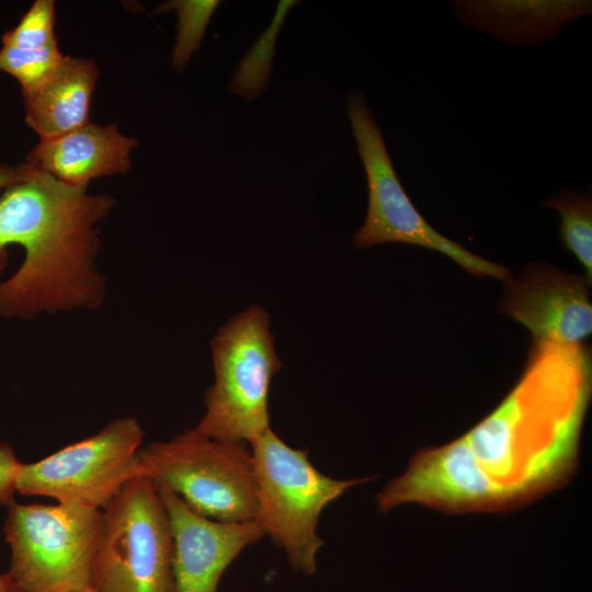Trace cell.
I'll return each instance as SVG.
<instances>
[{"label": "cell", "instance_id": "cell-14", "mask_svg": "<svg viewBox=\"0 0 592 592\" xmlns=\"http://www.w3.org/2000/svg\"><path fill=\"white\" fill-rule=\"evenodd\" d=\"M94 60L64 55L37 86L22 90L25 121L39 136L52 138L88 124L99 78Z\"/></svg>", "mask_w": 592, "mask_h": 592}, {"label": "cell", "instance_id": "cell-4", "mask_svg": "<svg viewBox=\"0 0 592 592\" xmlns=\"http://www.w3.org/2000/svg\"><path fill=\"white\" fill-rule=\"evenodd\" d=\"M214 384L195 429L224 441L249 445L271 429L269 394L282 368L269 315L250 306L226 322L212 340Z\"/></svg>", "mask_w": 592, "mask_h": 592}, {"label": "cell", "instance_id": "cell-20", "mask_svg": "<svg viewBox=\"0 0 592 592\" xmlns=\"http://www.w3.org/2000/svg\"><path fill=\"white\" fill-rule=\"evenodd\" d=\"M62 57L59 46L43 49L2 46L0 48V70L15 78L22 90H25L43 81Z\"/></svg>", "mask_w": 592, "mask_h": 592}, {"label": "cell", "instance_id": "cell-8", "mask_svg": "<svg viewBox=\"0 0 592 592\" xmlns=\"http://www.w3.org/2000/svg\"><path fill=\"white\" fill-rule=\"evenodd\" d=\"M346 111L368 191L366 218L353 236L354 246L367 248L386 242L419 246L449 257L476 276L508 280L511 276L508 269L444 237L418 212L395 172L380 129L364 96L350 93Z\"/></svg>", "mask_w": 592, "mask_h": 592}, {"label": "cell", "instance_id": "cell-16", "mask_svg": "<svg viewBox=\"0 0 592 592\" xmlns=\"http://www.w3.org/2000/svg\"><path fill=\"white\" fill-rule=\"evenodd\" d=\"M543 206L556 209L561 218L559 238L584 269L592 281V198L590 192L565 190L543 202Z\"/></svg>", "mask_w": 592, "mask_h": 592}, {"label": "cell", "instance_id": "cell-2", "mask_svg": "<svg viewBox=\"0 0 592 592\" xmlns=\"http://www.w3.org/2000/svg\"><path fill=\"white\" fill-rule=\"evenodd\" d=\"M23 163L24 178L0 197V273L9 244L25 252L20 267L0 283V316L32 320L42 312L98 308L105 278L96 267L101 240L95 225L115 200Z\"/></svg>", "mask_w": 592, "mask_h": 592}, {"label": "cell", "instance_id": "cell-19", "mask_svg": "<svg viewBox=\"0 0 592 592\" xmlns=\"http://www.w3.org/2000/svg\"><path fill=\"white\" fill-rule=\"evenodd\" d=\"M2 46L22 49H43L58 46L55 34V2L36 0L20 22L5 32Z\"/></svg>", "mask_w": 592, "mask_h": 592}, {"label": "cell", "instance_id": "cell-12", "mask_svg": "<svg viewBox=\"0 0 592 592\" xmlns=\"http://www.w3.org/2000/svg\"><path fill=\"white\" fill-rule=\"evenodd\" d=\"M504 283L502 311L522 323L534 340L580 344L591 334V281L585 276L535 269Z\"/></svg>", "mask_w": 592, "mask_h": 592}, {"label": "cell", "instance_id": "cell-21", "mask_svg": "<svg viewBox=\"0 0 592 592\" xmlns=\"http://www.w3.org/2000/svg\"><path fill=\"white\" fill-rule=\"evenodd\" d=\"M21 464L12 447L0 442V505L9 506L14 502L15 480Z\"/></svg>", "mask_w": 592, "mask_h": 592}, {"label": "cell", "instance_id": "cell-9", "mask_svg": "<svg viewBox=\"0 0 592 592\" xmlns=\"http://www.w3.org/2000/svg\"><path fill=\"white\" fill-rule=\"evenodd\" d=\"M143 437L135 418H116L38 462L22 463L16 492L104 510L124 486L143 475L138 456Z\"/></svg>", "mask_w": 592, "mask_h": 592}, {"label": "cell", "instance_id": "cell-5", "mask_svg": "<svg viewBox=\"0 0 592 592\" xmlns=\"http://www.w3.org/2000/svg\"><path fill=\"white\" fill-rule=\"evenodd\" d=\"M143 475L174 492L196 513L239 523L255 520L258 486L250 446L195 428L141 446Z\"/></svg>", "mask_w": 592, "mask_h": 592}, {"label": "cell", "instance_id": "cell-22", "mask_svg": "<svg viewBox=\"0 0 592 592\" xmlns=\"http://www.w3.org/2000/svg\"><path fill=\"white\" fill-rule=\"evenodd\" d=\"M25 175L24 163H20L15 167L0 163V190L8 189L9 186L20 182Z\"/></svg>", "mask_w": 592, "mask_h": 592}, {"label": "cell", "instance_id": "cell-18", "mask_svg": "<svg viewBox=\"0 0 592 592\" xmlns=\"http://www.w3.org/2000/svg\"><path fill=\"white\" fill-rule=\"evenodd\" d=\"M218 3L216 0H174L158 7L159 13L174 9L179 18L171 59V67L177 71H182L192 53L200 48L206 26Z\"/></svg>", "mask_w": 592, "mask_h": 592}, {"label": "cell", "instance_id": "cell-7", "mask_svg": "<svg viewBox=\"0 0 592 592\" xmlns=\"http://www.w3.org/2000/svg\"><path fill=\"white\" fill-rule=\"evenodd\" d=\"M90 588L95 592H175L173 535L156 483L130 480L102 510Z\"/></svg>", "mask_w": 592, "mask_h": 592}, {"label": "cell", "instance_id": "cell-13", "mask_svg": "<svg viewBox=\"0 0 592 592\" xmlns=\"http://www.w3.org/2000/svg\"><path fill=\"white\" fill-rule=\"evenodd\" d=\"M137 145V139L122 134L116 123L89 122L66 134L39 139L25 163L67 185L87 189L93 179L127 173Z\"/></svg>", "mask_w": 592, "mask_h": 592}, {"label": "cell", "instance_id": "cell-17", "mask_svg": "<svg viewBox=\"0 0 592 592\" xmlns=\"http://www.w3.org/2000/svg\"><path fill=\"white\" fill-rule=\"evenodd\" d=\"M295 1H281L271 26L257 39L238 65L228 90L246 99L257 98L267 86L275 38L284 16Z\"/></svg>", "mask_w": 592, "mask_h": 592}, {"label": "cell", "instance_id": "cell-24", "mask_svg": "<svg viewBox=\"0 0 592 592\" xmlns=\"http://www.w3.org/2000/svg\"><path fill=\"white\" fill-rule=\"evenodd\" d=\"M78 592H95V591L92 590L91 588H88V589H84V590H81V591H78Z\"/></svg>", "mask_w": 592, "mask_h": 592}, {"label": "cell", "instance_id": "cell-1", "mask_svg": "<svg viewBox=\"0 0 592 592\" xmlns=\"http://www.w3.org/2000/svg\"><path fill=\"white\" fill-rule=\"evenodd\" d=\"M591 391L592 361L582 343L534 340L519 382L463 435L514 509L570 481Z\"/></svg>", "mask_w": 592, "mask_h": 592}, {"label": "cell", "instance_id": "cell-10", "mask_svg": "<svg viewBox=\"0 0 592 592\" xmlns=\"http://www.w3.org/2000/svg\"><path fill=\"white\" fill-rule=\"evenodd\" d=\"M376 499L382 512L409 503L446 513L513 509L506 494L481 469L463 435L445 445L418 451L406 470Z\"/></svg>", "mask_w": 592, "mask_h": 592}, {"label": "cell", "instance_id": "cell-15", "mask_svg": "<svg viewBox=\"0 0 592 592\" xmlns=\"http://www.w3.org/2000/svg\"><path fill=\"white\" fill-rule=\"evenodd\" d=\"M460 21L511 43L554 37L570 21L591 13V1H457Z\"/></svg>", "mask_w": 592, "mask_h": 592}, {"label": "cell", "instance_id": "cell-23", "mask_svg": "<svg viewBox=\"0 0 592 592\" xmlns=\"http://www.w3.org/2000/svg\"><path fill=\"white\" fill-rule=\"evenodd\" d=\"M0 592H22L8 572L0 573Z\"/></svg>", "mask_w": 592, "mask_h": 592}, {"label": "cell", "instance_id": "cell-3", "mask_svg": "<svg viewBox=\"0 0 592 592\" xmlns=\"http://www.w3.org/2000/svg\"><path fill=\"white\" fill-rule=\"evenodd\" d=\"M249 446L258 486L255 521L284 550L295 571L311 576L325 544L317 532L322 511L369 478L342 480L325 475L306 451L289 446L272 429Z\"/></svg>", "mask_w": 592, "mask_h": 592}, {"label": "cell", "instance_id": "cell-6", "mask_svg": "<svg viewBox=\"0 0 592 592\" xmlns=\"http://www.w3.org/2000/svg\"><path fill=\"white\" fill-rule=\"evenodd\" d=\"M8 573L22 592H78L90 588L103 531L102 510L72 504L13 502L4 521Z\"/></svg>", "mask_w": 592, "mask_h": 592}, {"label": "cell", "instance_id": "cell-11", "mask_svg": "<svg viewBox=\"0 0 592 592\" xmlns=\"http://www.w3.org/2000/svg\"><path fill=\"white\" fill-rule=\"evenodd\" d=\"M173 535L175 592H217L221 576L244 548L265 533L258 521L219 522L203 516L157 485Z\"/></svg>", "mask_w": 592, "mask_h": 592}]
</instances>
